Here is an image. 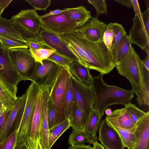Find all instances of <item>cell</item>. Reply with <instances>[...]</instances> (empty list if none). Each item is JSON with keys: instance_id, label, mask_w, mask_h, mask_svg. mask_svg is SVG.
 I'll use <instances>...</instances> for the list:
<instances>
[{"instance_id": "cell-22", "label": "cell", "mask_w": 149, "mask_h": 149, "mask_svg": "<svg viewBox=\"0 0 149 149\" xmlns=\"http://www.w3.org/2000/svg\"><path fill=\"white\" fill-rule=\"evenodd\" d=\"M102 117L98 113L93 109L89 123L84 130L87 136V142L92 144L97 142V133L99 130L102 122Z\"/></svg>"}, {"instance_id": "cell-4", "label": "cell", "mask_w": 149, "mask_h": 149, "mask_svg": "<svg viewBox=\"0 0 149 149\" xmlns=\"http://www.w3.org/2000/svg\"><path fill=\"white\" fill-rule=\"evenodd\" d=\"M70 78L68 68L62 67L55 83L50 88L49 95L55 110L54 126L67 119L65 113V95Z\"/></svg>"}, {"instance_id": "cell-9", "label": "cell", "mask_w": 149, "mask_h": 149, "mask_svg": "<svg viewBox=\"0 0 149 149\" xmlns=\"http://www.w3.org/2000/svg\"><path fill=\"white\" fill-rule=\"evenodd\" d=\"M42 64L36 62L35 68L31 81L35 82L42 89H50L55 83L62 66L47 59L42 61Z\"/></svg>"}, {"instance_id": "cell-35", "label": "cell", "mask_w": 149, "mask_h": 149, "mask_svg": "<svg viewBox=\"0 0 149 149\" xmlns=\"http://www.w3.org/2000/svg\"><path fill=\"white\" fill-rule=\"evenodd\" d=\"M36 62L42 64V61L46 59L56 51L54 49L42 48L38 49L29 48Z\"/></svg>"}, {"instance_id": "cell-25", "label": "cell", "mask_w": 149, "mask_h": 149, "mask_svg": "<svg viewBox=\"0 0 149 149\" xmlns=\"http://www.w3.org/2000/svg\"><path fill=\"white\" fill-rule=\"evenodd\" d=\"M84 84L90 85L92 77L90 69L78 62H73L68 68Z\"/></svg>"}, {"instance_id": "cell-42", "label": "cell", "mask_w": 149, "mask_h": 149, "mask_svg": "<svg viewBox=\"0 0 149 149\" xmlns=\"http://www.w3.org/2000/svg\"><path fill=\"white\" fill-rule=\"evenodd\" d=\"M36 10L46 11L51 4L50 0H26Z\"/></svg>"}, {"instance_id": "cell-40", "label": "cell", "mask_w": 149, "mask_h": 149, "mask_svg": "<svg viewBox=\"0 0 149 149\" xmlns=\"http://www.w3.org/2000/svg\"><path fill=\"white\" fill-rule=\"evenodd\" d=\"M47 113L49 129H50L54 126L55 119V110L50 95L47 102Z\"/></svg>"}, {"instance_id": "cell-44", "label": "cell", "mask_w": 149, "mask_h": 149, "mask_svg": "<svg viewBox=\"0 0 149 149\" xmlns=\"http://www.w3.org/2000/svg\"><path fill=\"white\" fill-rule=\"evenodd\" d=\"M132 5L133 7L135 15H137L139 18L142 17V13L141 12L138 1L136 0H131Z\"/></svg>"}, {"instance_id": "cell-36", "label": "cell", "mask_w": 149, "mask_h": 149, "mask_svg": "<svg viewBox=\"0 0 149 149\" xmlns=\"http://www.w3.org/2000/svg\"><path fill=\"white\" fill-rule=\"evenodd\" d=\"M46 59L52 61L58 65L68 68L74 62L72 59L56 51Z\"/></svg>"}, {"instance_id": "cell-43", "label": "cell", "mask_w": 149, "mask_h": 149, "mask_svg": "<svg viewBox=\"0 0 149 149\" xmlns=\"http://www.w3.org/2000/svg\"><path fill=\"white\" fill-rule=\"evenodd\" d=\"M12 110L5 107L4 110L0 117V136L6 126Z\"/></svg>"}, {"instance_id": "cell-14", "label": "cell", "mask_w": 149, "mask_h": 149, "mask_svg": "<svg viewBox=\"0 0 149 149\" xmlns=\"http://www.w3.org/2000/svg\"><path fill=\"white\" fill-rule=\"evenodd\" d=\"M98 132V140L106 149L126 148L118 132L105 119L102 120Z\"/></svg>"}, {"instance_id": "cell-8", "label": "cell", "mask_w": 149, "mask_h": 149, "mask_svg": "<svg viewBox=\"0 0 149 149\" xmlns=\"http://www.w3.org/2000/svg\"><path fill=\"white\" fill-rule=\"evenodd\" d=\"M13 65L21 81L30 80L35 68L36 62L26 48H18L9 50Z\"/></svg>"}, {"instance_id": "cell-27", "label": "cell", "mask_w": 149, "mask_h": 149, "mask_svg": "<svg viewBox=\"0 0 149 149\" xmlns=\"http://www.w3.org/2000/svg\"><path fill=\"white\" fill-rule=\"evenodd\" d=\"M68 119L70 127L73 130H84L86 127L81 112L75 101L74 102L71 114Z\"/></svg>"}, {"instance_id": "cell-33", "label": "cell", "mask_w": 149, "mask_h": 149, "mask_svg": "<svg viewBox=\"0 0 149 149\" xmlns=\"http://www.w3.org/2000/svg\"><path fill=\"white\" fill-rule=\"evenodd\" d=\"M87 142V136L84 130H73L70 135L68 143L74 146L84 144Z\"/></svg>"}, {"instance_id": "cell-55", "label": "cell", "mask_w": 149, "mask_h": 149, "mask_svg": "<svg viewBox=\"0 0 149 149\" xmlns=\"http://www.w3.org/2000/svg\"><path fill=\"white\" fill-rule=\"evenodd\" d=\"M4 108L5 107H3L2 108L0 109V117L3 112L4 109Z\"/></svg>"}, {"instance_id": "cell-29", "label": "cell", "mask_w": 149, "mask_h": 149, "mask_svg": "<svg viewBox=\"0 0 149 149\" xmlns=\"http://www.w3.org/2000/svg\"><path fill=\"white\" fill-rule=\"evenodd\" d=\"M0 35L25 41L13 26L11 19H7L1 16L0 17Z\"/></svg>"}, {"instance_id": "cell-34", "label": "cell", "mask_w": 149, "mask_h": 149, "mask_svg": "<svg viewBox=\"0 0 149 149\" xmlns=\"http://www.w3.org/2000/svg\"><path fill=\"white\" fill-rule=\"evenodd\" d=\"M74 101V96L70 78L68 84L65 95V113L67 119L69 118L71 114Z\"/></svg>"}, {"instance_id": "cell-46", "label": "cell", "mask_w": 149, "mask_h": 149, "mask_svg": "<svg viewBox=\"0 0 149 149\" xmlns=\"http://www.w3.org/2000/svg\"><path fill=\"white\" fill-rule=\"evenodd\" d=\"M70 8H65L64 9L60 10L59 9H56L54 10H50L49 12L46 13L45 15L40 16L41 17H46L57 15L64 12L67 11Z\"/></svg>"}, {"instance_id": "cell-15", "label": "cell", "mask_w": 149, "mask_h": 149, "mask_svg": "<svg viewBox=\"0 0 149 149\" xmlns=\"http://www.w3.org/2000/svg\"><path fill=\"white\" fill-rule=\"evenodd\" d=\"M107 25L99 20L97 17H92L77 31L85 38L93 42L103 40Z\"/></svg>"}, {"instance_id": "cell-10", "label": "cell", "mask_w": 149, "mask_h": 149, "mask_svg": "<svg viewBox=\"0 0 149 149\" xmlns=\"http://www.w3.org/2000/svg\"><path fill=\"white\" fill-rule=\"evenodd\" d=\"M129 36L132 43L144 50L149 47V8L142 13V17L134 15Z\"/></svg>"}, {"instance_id": "cell-5", "label": "cell", "mask_w": 149, "mask_h": 149, "mask_svg": "<svg viewBox=\"0 0 149 149\" xmlns=\"http://www.w3.org/2000/svg\"><path fill=\"white\" fill-rule=\"evenodd\" d=\"M74 101L81 112L86 125H87L93 110L95 96L91 85L82 82L69 70Z\"/></svg>"}, {"instance_id": "cell-39", "label": "cell", "mask_w": 149, "mask_h": 149, "mask_svg": "<svg viewBox=\"0 0 149 149\" xmlns=\"http://www.w3.org/2000/svg\"><path fill=\"white\" fill-rule=\"evenodd\" d=\"M89 3L95 8L97 17L102 14H108L107 6L105 0H88Z\"/></svg>"}, {"instance_id": "cell-31", "label": "cell", "mask_w": 149, "mask_h": 149, "mask_svg": "<svg viewBox=\"0 0 149 149\" xmlns=\"http://www.w3.org/2000/svg\"><path fill=\"white\" fill-rule=\"evenodd\" d=\"M112 25L114 36L111 45V51L113 55L115 63L118 45L121 38L123 36L126 34V32L120 24L116 22L112 23Z\"/></svg>"}, {"instance_id": "cell-49", "label": "cell", "mask_w": 149, "mask_h": 149, "mask_svg": "<svg viewBox=\"0 0 149 149\" xmlns=\"http://www.w3.org/2000/svg\"><path fill=\"white\" fill-rule=\"evenodd\" d=\"M68 149H94L93 147H92L90 145H85L84 144L72 146H70L69 147Z\"/></svg>"}, {"instance_id": "cell-7", "label": "cell", "mask_w": 149, "mask_h": 149, "mask_svg": "<svg viewBox=\"0 0 149 149\" xmlns=\"http://www.w3.org/2000/svg\"><path fill=\"white\" fill-rule=\"evenodd\" d=\"M141 60L132 47L130 54L116 66L118 72L129 81L132 86L131 90L137 95L140 92L142 86Z\"/></svg>"}, {"instance_id": "cell-20", "label": "cell", "mask_w": 149, "mask_h": 149, "mask_svg": "<svg viewBox=\"0 0 149 149\" xmlns=\"http://www.w3.org/2000/svg\"><path fill=\"white\" fill-rule=\"evenodd\" d=\"M112 126L126 130H131L136 127V124L132 120L125 108L113 111L105 119Z\"/></svg>"}, {"instance_id": "cell-3", "label": "cell", "mask_w": 149, "mask_h": 149, "mask_svg": "<svg viewBox=\"0 0 149 149\" xmlns=\"http://www.w3.org/2000/svg\"><path fill=\"white\" fill-rule=\"evenodd\" d=\"M40 16L35 9L23 10L12 16L11 19L13 26L24 40L44 45L41 35L42 28Z\"/></svg>"}, {"instance_id": "cell-47", "label": "cell", "mask_w": 149, "mask_h": 149, "mask_svg": "<svg viewBox=\"0 0 149 149\" xmlns=\"http://www.w3.org/2000/svg\"><path fill=\"white\" fill-rule=\"evenodd\" d=\"M26 42L28 45L29 48L37 49L45 48V46L39 42L29 41H27Z\"/></svg>"}, {"instance_id": "cell-48", "label": "cell", "mask_w": 149, "mask_h": 149, "mask_svg": "<svg viewBox=\"0 0 149 149\" xmlns=\"http://www.w3.org/2000/svg\"><path fill=\"white\" fill-rule=\"evenodd\" d=\"M12 1V0H0V14H2L4 10Z\"/></svg>"}, {"instance_id": "cell-56", "label": "cell", "mask_w": 149, "mask_h": 149, "mask_svg": "<svg viewBox=\"0 0 149 149\" xmlns=\"http://www.w3.org/2000/svg\"><path fill=\"white\" fill-rule=\"evenodd\" d=\"M3 107V105L0 101V109L2 108Z\"/></svg>"}, {"instance_id": "cell-52", "label": "cell", "mask_w": 149, "mask_h": 149, "mask_svg": "<svg viewBox=\"0 0 149 149\" xmlns=\"http://www.w3.org/2000/svg\"><path fill=\"white\" fill-rule=\"evenodd\" d=\"M15 149H27L26 142L17 144Z\"/></svg>"}, {"instance_id": "cell-28", "label": "cell", "mask_w": 149, "mask_h": 149, "mask_svg": "<svg viewBox=\"0 0 149 149\" xmlns=\"http://www.w3.org/2000/svg\"><path fill=\"white\" fill-rule=\"evenodd\" d=\"M112 126L119 134L125 147L128 149H134L137 141L136 138L134 133L136 127L135 128L127 130Z\"/></svg>"}, {"instance_id": "cell-30", "label": "cell", "mask_w": 149, "mask_h": 149, "mask_svg": "<svg viewBox=\"0 0 149 149\" xmlns=\"http://www.w3.org/2000/svg\"><path fill=\"white\" fill-rule=\"evenodd\" d=\"M70 127L69 120L67 119L49 129V143L50 149L59 137Z\"/></svg>"}, {"instance_id": "cell-17", "label": "cell", "mask_w": 149, "mask_h": 149, "mask_svg": "<svg viewBox=\"0 0 149 149\" xmlns=\"http://www.w3.org/2000/svg\"><path fill=\"white\" fill-rule=\"evenodd\" d=\"M17 89L0 72V101L4 107L13 109L18 98Z\"/></svg>"}, {"instance_id": "cell-21", "label": "cell", "mask_w": 149, "mask_h": 149, "mask_svg": "<svg viewBox=\"0 0 149 149\" xmlns=\"http://www.w3.org/2000/svg\"><path fill=\"white\" fill-rule=\"evenodd\" d=\"M42 89L39 94L31 120L28 141L35 143L40 136L42 117Z\"/></svg>"}, {"instance_id": "cell-32", "label": "cell", "mask_w": 149, "mask_h": 149, "mask_svg": "<svg viewBox=\"0 0 149 149\" xmlns=\"http://www.w3.org/2000/svg\"><path fill=\"white\" fill-rule=\"evenodd\" d=\"M0 43L2 48L8 50L18 48H29L26 41L4 36L0 35Z\"/></svg>"}, {"instance_id": "cell-57", "label": "cell", "mask_w": 149, "mask_h": 149, "mask_svg": "<svg viewBox=\"0 0 149 149\" xmlns=\"http://www.w3.org/2000/svg\"><path fill=\"white\" fill-rule=\"evenodd\" d=\"M1 14L0 13V17L1 16Z\"/></svg>"}, {"instance_id": "cell-53", "label": "cell", "mask_w": 149, "mask_h": 149, "mask_svg": "<svg viewBox=\"0 0 149 149\" xmlns=\"http://www.w3.org/2000/svg\"><path fill=\"white\" fill-rule=\"evenodd\" d=\"M93 144L94 149H105L102 145L97 142H94Z\"/></svg>"}, {"instance_id": "cell-45", "label": "cell", "mask_w": 149, "mask_h": 149, "mask_svg": "<svg viewBox=\"0 0 149 149\" xmlns=\"http://www.w3.org/2000/svg\"><path fill=\"white\" fill-rule=\"evenodd\" d=\"M26 143L27 149H43L40 139H37L35 143H31L27 141Z\"/></svg>"}, {"instance_id": "cell-37", "label": "cell", "mask_w": 149, "mask_h": 149, "mask_svg": "<svg viewBox=\"0 0 149 149\" xmlns=\"http://www.w3.org/2000/svg\"><path fill=\"white\" fill-rule=\"evenodd\" d=\"M124 107L132 120L135 124L146 113L137 108L134 104L130 103L125 106Z\"/></svg>"}, {"instance_id": "cell-18", "label": "cell", "mask_w": 149, "mask_h": 149, "mask_svg": "<svg viewBox=\"0 0 149 149\" xmlns=\"http://www.w3.org/2000/svg\"><path fill=\"white\" fill-rule=\"evenodd\" d=\"M50 90L48 88L42 90V117L40 141L43 149H51L49 147V129L47 116V108Z\"/></svg>"}, {"instance_id": "cell-24", "label": "cell", "mask_w": 149, "mask_h": 149, "mask_svg": "<svg viewBox=\"0 0 149 149\" xmlns=\"http://www.w3.org/2000/svg\"><path fill=\"white\" fill-rule=\"evenodd\" d=\"M67 12L69 18L77 24L79 28L92 17L91 11L83 6L70 8Z\"/></svg>"}, {"instance_id": "cell-2", "label": "cell", "mask_w": 149, "mask_h": 149, "mask_svg": "<svg viewBox=\"0 0 149 149\" xmlns=\"http://www.w3.org/2000/svg\"><path fill=\"white\" fill-rule=\"evenodd\" d=\"M104 75L100 73L98 76L92 77L90 84L94 94L93 109L96 111L101 117L109 106L114 104H129L131 103L134 96L132 90H126L106 84L103 79Z\"/></svg>"}, {"instance_id": "cell-38", "label": "cell", "mask_w": 149, "mask_h": 149, "mask_svg": "<svg viewBox=\"0 0 149 149\" xmlns=\"http://www.w3.org/2000/svg\"><path fill=\"white\" fill-rule=\"evenodd\" d=\"M17 131H16L0 142V149H15L17 144Z\"/></svg>"}, {"instance_id": "cell-51", "label": "cell", "mask_w": 149, "mask_h": 149, "mask_svg": "<svg viewBox=\"0 0 149 149\" xmlns=\"http://www.w3.org/2000/svg\"><path fill=\"white\" fill-rule=\"evenodd\" d=\"M141 61L147 70L149 71V55H147L145 59Z\"/></svg>"}, {"instance_id": "cell-11", "label": "cell", "mask_w": 149, "mask_h": 149, "mask_svg": "<svg viewBox=\"0 0 149 149\" xmlns=\"http://www.w3.org/2000/svg\"><path fill=\"white\" fill-rule=\"evenodd\" d=\"M40 18L42 28L59 35L75 32L79 28L77 24L69 18L67 11Z\"/></svg>"}, {"instance_id": "cell-54", "label": "cell", "mask_w": 149, "mask_h": 149, "mask_svg": "<svg viewBox=\"0 0 149 149\" xmlns=\"http://www.w3.org/2000/svg\"><path fill=\"white\" fill-rule=\"evenodd\" d=\"M112 111L110 108L107 109L105 111V113L107 116H109L112 113Z\"/></svg>"}, {"instance_id": "cell-26", "label": "cell", "mask_w": 149, "mask_h": 149, "mask_svg": "<svg viewBox=\"0 0 149 149\" xmlns=\"http://www.w3.org/2000/svg\"><path fill=\"white\" fill-rule=\"evenodd\" d=\"M131 40L127 34L123 36L118 45L115 61L116 65L126 58L131 53L132 47Z\"/></svg>"}, {"instance_id": "cell-13", "label": "cell", "mask_w": 149, "mask_h": 149, "mask_svg": "<svg viewBox=\"0 0 149 149\" xmlns=\"http://www.w3.org/2000/svg\"><path fill=\"white\" fill-rule=\"evenodd\" d=\"M26 98L25 93L18 97L9 115L6 126L0 136V142L19 129L24 112Z\"/></svg>"}, {"instance_id": "cell-50", "label": "cell", "mask_w": 149, "mask_h": 149, "mask_svg": "<svg viewBox=\"0 0 149 149\" xmlns=\"http://www.w3.org/2000/svg\"><path fill=\"white\" fill-rule=\"evenodd\" d=\"M114 1L128 8H131L132 6L131 0H114Z\"/></svg>"}, {"instance_id": "cell-6", "label": "cell", "mask_w": 149, "mask_h": 149, "mask_svg": "<svg viewBox=\"0 0 149 149\" xmlns=\"http://www.w3.org/2000/svg\"><path fill=\"white\" fill-rule=\"evenodd\" d=\"M41 88L32 82L26 91V102L21 123L17 131V144L26 142L29 139L32 118Z\"/></svg>"}, {"instance_id": "cell-41", "label": "cell", "mask_w": 149, "mask_h": 149, "mask_svg": "<svg viewBox=\"0 0 149 149\" xmlns=\"http://www.w3.org/2000/svg\"><path fill=\"white\" fill-rule=\"evenodd\" d=\"M114 33L112 28V23H110L107 25L104 32L103 40L107 47L111 51V44L113 38Z\"/></svg>"}, {"instance_id": "cell-1", "label": "cell", "mask_w": 149, "mask_h": 149, "mask_svg": "<svg viewBox=\"0 0 149 149\" xmlns=\"http://www.w3.org/2000/svg\"><path fill=\"white\" fill-rule=\"evenodd\" d=\"M77 58L79 62L90 70L107 74L116 67L113 55L103 40L90 41L77 30L61 35Z\"/></svg>"}, {"instance_id": "cell-12", "label": "cell", "mask_w": 149, "mask_h": 149, "mask_svg": "<svg viewBox=\"0 0 149 149\" xmlns=\"http://www.w3.org/2000/svg\"><path fill=\"white\" fill-rule=\"evenodd\" d=\"M42 28L41 35L45 48L55 50L57 52L72 59L74 61L79 62L77 58L61 35Z\"/></svg>"}, {"instance_id": "cell-19", "label": "cell", "mask_w": 149, "mask_h": 149, "mask_svg": "<svg viewBox=\"0 0 149 149\" xmlns=\"http://www.w3.org/2000/svg\"><path fill=\"white\" fill-rule=\"evenodd\" d=\"M136 124L134 133L137 141L134 149H149V112H146Z\"/></svg>"}, {"instance_id": "cell-16", "label": "cell", "mask_w": 149, "mask_h": 149, "mask_svg": "<svg viewBox=\"0 0 149 149\" xmlns=\"http://www.w3.org/2000/svg\"><path fill=\"white\" fill-rule=\"evenodd\" d=\"M0 72L9 82L17 86L21 81L12 62L9 50L0 46Z\"/></svg>"}, {"instance_id": "cell-23", "label": "cell", "mask_w": 149, "mask_h": 149, "mask_svg": "<svg viewBox=\"0 0 149 149\" xmlns=\"http://www.w3.org/2000/svg\"><path fill=\"white\" fill-rule=\"evenodd\" d=\"M142 78L141 91L137 95V100L140 106L149 105V71L143 64L141 60L140 65Z\"/></svg>"}]
</instances>
